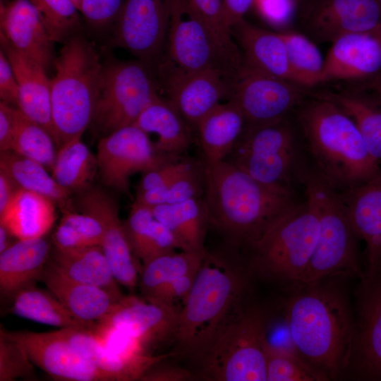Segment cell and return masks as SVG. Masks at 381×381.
<instances>
[{"label":"cell","instance_id":"15","mask_svg":"<svg viewBox=\"0 0 381 381\" xmlns=\"http://www.w3.org/2000/svg\"><path fill=\"white\" fill-rule=\"evenodd\" d=\"M356 315L346 376L381 380V271L365 274L356 291Z\"/></svg>","mask_w":381,"mask_h":381},{"label":"cell","instance_id":"53","mask_svg":"<svg viewBox=\"0 0 381 381\" xmlns=\"http://www.w3.org/2000/svg\"><path fill=\"white\" fill-rule=\"evenodd\" d=\"M164 359L151 365L141 376L142 381H186L194 378V375L188 370L165 364Z\"/></svg>","mask_w":381,"mask_h":381},{"label":"cell","instance_id":"27","mask_svg":"<svg viewBox=\"0 0 381 381\" xmlns=\"http://www.w3.org/2000/svg\"><path fill=\"white\" fill-rule=\"evenodd\" d=\"M57 331L89 361L101 370L114 375L118 381L139 380L151 365L170 355L123 357L109 349L95 329L68 327Z\"/></svg>","mask_w":381,"mask_h":381},{"label":"cell","instance_id":"26","mask_svg":"<svg viewBox=\"0 0 381 381\" xmlns=\"http://www.w3.org/2000/svg\"><path fill=\"white\" fill-rule=\"evenodd\" d=\"M52 243L44 236L18 239L0 253V290L6 297L34 284L49 261Z\"/></svg>","mask_w":381,"mask_h":381},{"label":"cell","instance_id":"55","mask_svg":"<svg viewBox=\"0 0 381 381\" xmlns=\"http://www.w3.org/2000/svg\"><path fill=\"white\" fill-rule=\"evenodd\" d=\"M13 141V122L10 105L0 103V150H11Z\"/></svg>","mask_w":381,"mask_h":381},{"label":"cell","instance_id":"25","mask_svg":"<svg viewBox=\"0 0 381 381\" xmlns=\"http://www.w3.org/2000/svg\"><path fill=\"white\" fill-rule=\"evenodd\" d=\"M0 38L1 49L12 66L18 85L16 108L43 126L54 138L51 79L47 75V70L16 50L4 37L1 36Z\"/></svg>","mask_w":381,"mask_h":381},{"label":"cell","instance_id":"60","mask_svg":"<svg viewBox=\"0 0 381 381\" xmlns=\"http://www.w3.org/2000/svg\"><path fill=\"white\" fill-rule=\"evenodd\" d=\"M381 1V0H380Z\"/></svg>","mask_w":381,"mask_h":381},{"label":"cell","instance_id":"8","mask_svg":"<svg viewBox=\"0 0 381 381\" xmlns=\"http://www.w3.org/2000/svg\"><path fill=\"white\" fill-rule=\"evenodd\" d=\"M320 223L306 201L273 221L248 248L251 274L290 288L300 286L314 253Z\"/></svg>","mask_w":381,"mask_h":381},{"label":"cell","instance_id":"4","mask_svg":"<svg viewBox=\"0 0 381 381\" xmlns=\"http://www.w3.org/2000/svg\"><path fill=\"white\" fill-rule=\"evenodd\" d=\"M298 119L317 174L343 193L380 172L353 120L333 100L317 94L300 105Z\"/></svg>","mask_w":381,"mask_h":381},{"label":"cell","instance_id":"6","mask_svg":"<svg viewBox=\"0 0 381 381\" xmlns=\"http://www.w3.org/2000/svg\"><path fill=\"white\" fill-rule=\"evenodd\" d=\"M242 61L226 50L188 0H172L164 52L155 70L159 92L207 69L234 79Z\"/></svg>","mask_w":381,"mask_h":381},{"label":"cell","instance_id":"12","mask_svg":"<svg viewBox=\"0 0 381 381\" xmlns=\"http://www.w3.org/2000/svg\"><path fill=\"white\" fill-rule=\"evenodd\" d=\"M307 95L303 87L263 73L243 61L233 79L230 99L238 106L246 123L264 124L284 119Z\"/></svg>","mask_w":381,"mask_h":381},{"label":"cell","instance_id":"24","mask_svg":"<svg viewBox=\"0 0 381 381\" xmlns=\"http://www.w3.org/2000/svg\"><path fill=\"white\" fill-rule=\"evenodd\" d=\"M351 226L366 245L368 271H381V171L373 178L339 193Z\"/></svg>","mask_w":381,"mask_h":381},{"label":"cell","instance_id":"48","mask_svg":"<svg viewBox=\"0 0 381 381\" xmlns=\"http://www.w3.org/2000/svg\"><path fill=\"white\" fill-rule=\"evenodd\" d=\"M200 164L184 155L170 158L155 169L143 173L136 193L163 187Z\"/></svg>","mask_w":381,"mask_h":381},{"label":"cell","instance_id":"46","mask_svg":"<svg viewBox=\"0 0 381 381\" xmlns=\"http://www.w3.org/2000/svg\"><path fill=\"white\" fill-rule=\"evenodd\" d=\"M35 365L20 344L0 333V381L36 380Z\"/></svg>","mask_w":381,"mask_h":381},{"label":"cell","instance_id":"38","mask_svg":"<svg viewBox=\"0 0 381 381\" xmlns=\"http://www.w3.org/2000/svg\"><path fill=\"white\" fill-rule=\"evenodd\" d=\"M206 253L174 250L143 262L138 279L143 297L151 300L167 283L198 271Z\"/></svg>","mask_w":381,"mask_h":381},{"label":"cell","instance_id":"7","mask_svg":"<svg viewBox=\"0 0 381 381\" xmlns=\"http://www.w3.org/2000/svg\"><path fill=\"white\" fill-rule=\"evenodd\" d=\"M298 176L306 201L315 210L320 223L318 242L300 286L332 277L362 279L365 273L359 264L358 238L340 193L315 171H302Z\"/></svg>","mask_w":381,"mask_h":381},{"label":"cell","instance_id":"30","mask_svg":"<svg viewBox=\"0 0 381 381\" xmlns=\"http://www.w3.org/2000/svg\"><path fill=\"white\" fill-rule=\"evenodd\" d=\"M56 205L44 195L18 188L0 212V224L17 239L44 236L56 220Z\"/></svg>","mask_w":381,"mask_h":381},{"label":"cell","instance_id":"33","mask_svg":"<svg viewBox=\"0 0 381 381\" xmlns=\"http://www.w3.org/2000/svg\"><path fill=\"white\" fill-rule=\"evenodd\" d=\"M49 260L68 277L123 296L101 246L72 248L52 246Z\"/></svg>","mask_w":381,"mask_h":381},{"label":"cell","instance_id":"14","mask_svg":"<svg viewBox=\"0 0 381 381\" xmlns=\"http://www.w3.org/2000/svg\"><path fill=\"white\" fill-rule=\"evenodd\" d=\"M96 157L102 183L124 193H129L132 175L154 169L172 158L159 154L150 136L134 124L102 136Z\"/></svg>","mask_w":381,"mask_h":381},{"label":"cell","instance_id":"39","mask_svg":"<svg viewBox=\"0 0 381 381\" xmlns=\"http://www.w3.org/2000/svg\"><path fill=\"white\" fill-rule=\"evenodd\" d=\"M10 111L13 122L11 150L52 170L58 149L53 136L18 108L10 105Z\"/></svg>","mask_w":381,"mask_h":381},{"label":"cell","instance_id":"45","mask_svg":"<svg viewBox=\"0 0 381 381\" xmlns=\"http://www.w3.org/2000/svg\"><path fill=\"white\" fill-rule=\"evenodd\" d=\"M38 10L55 42L69 37L80 24V12L73 0H30Z\"/></svg>","mask_w":381,"mask_h":381},{"label":"cell","instance_id":"10","mask_svg":"<svg viewBox=\"0 0 381 381\" xmlns=\"http://www.w3.org/2000/svg\"><path fill=\"white\" fill-rule=\"evenodd\" d=\"M159 95L152 71L142 61L104 64L91 124L102 136L133 125L144 109Z\"/></svg>","mask_w":381,"mask_h":381},{"label":"cell","instance_id":"29","mask_svg":"<svg viewBox=\"0 0 381 381\" xmlns=\"http://www.w3.org/2000/svg\"><path fill=\"white\" fill-rule=\"evenodd\" d=\"M147 135H157V151L168 157L184 155L194 140V130L166 98L158 96L141 112L135 123Z\"/></svg>","mask_w":381,"mask_h":381},{"label":"cell","instance_id":"50","mask_svg":"<svg viewBox=\"0 0 381 381\" xmlns=\"http://www.w3.org/2000/svg\"><path fill=\"white\" fill-rule=\"evenodd\" d=\"M301 0H255L259 16L271 25L286 28L296 17Z\"/></svg>","mask_w":381,"mask_h":381},{"label":"cell","instance_id":"28","mask_svg":"<svg viewBox=\"0 0 381 381\" xmlns=\"http://www.w3.org/2000/svg\"><path fill=\"white\" fill-rule=\"evenodd\" d=\"M231 31L240 46L245 63L263 73L292 82L286 48L280 32L256 27L246 20L234 25Z\"/></svg>","mask_w":381,"mask_h":381},{"label":"cell","instance_id":"3","mask_svg":"<svg viewBox=\"0 0 381 381\" xmlns=\"http://www.w3.org/2000/svg\"><path fill=\"white\" fill-rule=\"evenodd\" d=\"M203 164L210 224L234 246L249 248L297 203L292 190L262 184L226 160Z\"/></svg>","mask_w":381,"mask_h":381},{"label":"cell","instance_id":"52","mask_svg":"<svg viewBox=\"0 0 381 381\" xmlns=\"http://www.w3.org/2000/svg\"><path fill=\"white\" fill-rule=\"evenodd\" d=\"M0 97L1 102L16 107L18 85L12 66L4 52L0 50Z\"/></svg>","mask_w":381,"mask_h":381},{"label":"cell","instance_id":"43","mask_svg":"<svg viewBox=\"0 0 381 381\" xmlns=\"http://www.w3.org/2000/svg\"><path fill=\"white\" fill-rule=\"evenodd\" d=\"M204 192L205 179L202 162L163 187L136 193L134 202L149 207L174 204L195 198L203 197Z\"/></svg>","mask_w":381,"mask_h":381},{"label":"cell","instance_id":"18","mask_svg":"<svg viewBox=\"0 0 381 381\" xmlns=\"http://www.w3.org/2000/svg\"><path fill=\"white\" fill-rule=\"evenodd\" d=\"M178 313L174 306L124 296L97 327L127 333L152 354L153 349L175 340Z\"/></svg>","mask_w":381,"mask_h":381},{"label":"cell","instance_id":"58","mask_svg":"<svg viewBox=\"0 0 381 381\" xmlns=\"http://www.w3.org/2000/svg\"><path fill=\"white\" fill-rule=\"evenodd\" d=\"M375 87H376L377 93H378L379 100H380V102L381 103V71L378 73V75L376 76Z\"/></svg>","mask_w":381,"mask_h":381},{"label":"cell","instance_id":"31","mask_svg":"<svg viewBox=\"0 0 381 381\" xmlns=\"http://www.w3.org/2000/svg\"><path fill=\"white\" fill-rule=\"evenodd\" d=\"M246 124L243 112L232 99L217 106L199 123L195 130L203 161L226 159Z\"/></svg>","mask_w":381,"mask_h":381},{"label":"cell","instance_id":"32","mask_svg":"<svg viewBox=\"0 0 381 381\" xmlns=\"http://www.w3.org/2000/svg\"><path fill=\"white\" fill-rule=\"evenodd\" d=\"M151 207L154 217L172 233L180 250L207 253L204 243L210 222L203 197Z\"/></svg>","mask_w":381,"mask_h":381},{"label":"cell","instance_id":"57","mask_svg":"<svg viewBox=\"0 0 381 381\" xmlns=\"http://www.w3.org/2000/svg\"><path fill=\"white\" fill-rule=\"evenodd\" d=\"M13 236L7 228L0 224V253L6 249L10 243V238Z\"/></svg>","mask_w":381,"mask_h":381},{"label":"cell","instance_id":"47","mask_svg":"<svg viewBox=\"0 0 381 381\" xmlns=\"http://www.w3.org/2000/svg\"><path fill=\"white\" fill-rule=\"evenodd\" d=\"M193 9L213 30L226 50L241 59L242 55L235 43L231 30L226 24L222 0H188Z\"/></svg>","mask_w":381,"mask_h":381},{"label":"cell","instance_id":"13","mask_svg":"<svg viewBox=\"0 0 381 381\" xmlns=\"http://www.w3.org/2000/svg\"><path fill=\"white\" fill-rule=\"evenodd\" d=\"M172 0H125L114 43L155 71L164 52Z\"/></svg>","mask_w":381,"mask_h":381},{"label":"cell","instance_id":"17","mask_svg":"<svg viewBox=\"0 0 381 381\" xmlns=\"http://www.w3.org/2000/svg\"><path fill=\"white\" fill-rule=\"evenodd\" d=\"M0 333L20 344L32 363L53 379L69 381H118L85 358L57 330L35 332L9 331Z\"/></svg>","mask_w":381,"mask_h":381},{"label":"cell","instance_id":"37","mask_svg":"<svg viewBox=\"0 0 381 381\" xmlns=\"http://www.w3.org/2000/svg\"><path fill=\"white\" fill-rule=\"evenodd\" d=\"M12 313L37 322L61 328L91 326L77 319L48 289L34 284L18 291L13 297Z\"/></svg>","mask_w":381,"mask_h":381},{"label":"cell","instance_id":"23","mask_svg":"<svg viewBox=\"0 0 381 381\" xmlns=\"http://www.w3.org/2000/svg\"><path fill=\"white\" fill-rule=\"evenodd\" d=\"M39 281L79 320L96 328L123 296L96 286L75 281L61 272L50 260Z\"/></svg>","mask_w":381,"mask_h":381},{"label":"cell","instance_id":"35","mask_svg":"<svg viewBox=\"0 0 381 381\" xmlns=\"http://www.w3.org/2000/svg\"><path fill=\"white\" fill-rule=\"evenodd\" d=\"M0 169L7 174L18 188L52 199L63 212L74 210L71 194L61 188L40 163L13 150L1 152Z\"/></svg>","mask_w":381,"mask_h":381},{"label":"cell","instance_id":"19","mask_svg":"<svg viewBox=\"0 0 381 381\" xmlns=\"http://www.w3.org/2000/svg\"><path fill=\"white\" fill-rule=\"evenodd\" d=\"M77 205L80 211L92 214L102 224L101 246L114 277L119 284L133 290L138 285L141 266L126 238L116 200L104 190L90 187L78 193Z\"/></svg>","mask_w":381,"mask_h":381},{"label":"cell","instance_id":"5","mask_svg":"<svg viewBox=\"0 0 381 381\" xmlns=\"http://www.w3.org/2000/svg\"><path fill=\"white\" fill-rule=\"evenodd\" d=\"M54 65L51 104L54 138L59 148L81 138L92 123L104 64L89 42L73 36L66 40Z\"/></svg>","mask_w":381,"mask_h":381},{"label":"cell","instance_id":"36","mask_svg":"<svg viewBox=\"0 0 381 381\" xmlns=\"http://www.w3.org/2000/svg\"><path fill=\"white\" fill-rule=\"evenodd\" d=\"M56 183L71 195L91 187L98 171L97 159L81 138L71 140L57 149L52 169Z\"/></svg>","mask_w":381,"mask_h":381},{"label":"cell","instance_id":"34","mask_svg":"<svg viewBox=\"0 0 381 381\" xmlns=\"http://www.w3.org/2000/svg\"><path fill=\"white\" fill-rule=\"evenodd\" d=\"M123 226L133 254L142 262L180 250L175 237L154 217L151 207L133 202Z\"/></svg>","mask_w":381,"mask_h":381},{"label":"cell","instance_id":"2","mask_svg":"<svg viewBox=\"0 0 381 381\" xmlns=\"http://www.w3.org/2000/svg\"><path fill=\"white\" fill-rule=\"evenodd\" d=\"M248 267L207 252L178 313L175 341L184 356L200 363L217 337L248 305Z\"/></svg>","mask_w":381,"mask_h":381},{"label":"cell","instance_id":"54","mask_svg":"<svg viewBox=\"0 0 381 381\" xmlns=\"http://www.w3.org/2000/svg\"><path fill=\"white\" fill-rule=\"evenodd\" d=\"M254 3L255 0H222L224 20L230 30L244 20V16Z\"/></svg>","mask_w":381,"mask_h":381},{"label":"cell","instance_id":"56","mask_svg":"<svg viewBox=\"0 0 381 381\" xmlns=\"http://www.w3.org/2000/svg\"><path fill=\"white\" fill-rule=\"evenodd\" d=\"M18 188L11 177L0 169V212L6 207Z\"/></svg>","mask_w":381,"mask_h":381},{"label":"cell","instance_id":"41","mask_svg":"<svg viewBox=\"0 0 381 381\" xmlns=\"http://www.w3.org/2000/svg\"><path fill=\"white\" fill-rule=\"evenodd\" d=\"M280 35L286 48L291 81L303 87L322 83L325 59L316 44L296 31L287 30Z\"/></svg>","mask_w":381,"mask_h":381},{"label":"cell","instance_id":"49","mask_svg":"<svg viewBox=\"0 0 381 381\" xmlns=\"http://www.w3.org/2000/svg\"><path fill=\"white\" fill-rule=\"evenodd\" d=\"M125 0H78L79 12L87 23L103 27L116 22Z\"/></svg>","mask_w":381,"mask_h":381},{"label":"cell","instance_id":"42","mask_svg":"<svg viewBox=\"0 0 381 381\" xmlns=\"http://www.w3.org/2000/svg\"><path fill=\"white\" fill-rule=\"evenodd\" d=\"M104 229L95 216L74 210L63 212L53 236V246L59 248H72L101 246Z\"/></svg>","mask_w":381,"mask_h":381},{"label":"cell","instance_id":"16","mask_svg":"<svg viewBox=\"0 0 381 381\" xmlns=\"http://www.w3.org/2000/svg\"><path fill=\"white\" fill-rule=\"evenodd\" d=\"M314 40L333 42L352 32L381 25L380 0H301L296 15Z\"/></svg>","mask_w":381,"mask_h":381},{"label":"cell","instance_id":"11","mask_svg":"<svg viewBox=\"0 0 381 381\" xmlns=\"http://www.w3.org/2000/svg\"><path fill=\"white\" fill-rule=\"evenodd\" d=\"M295 143L285 119L246 126L226 159L260 183L291 189Z\"/></svg>","mask_w":381,"mask_h":381},{"label":"cell","instance_id":"51","mask_svg":"<svg viewBox=\"0 0 381 381\" xmlns=\"http://www.w3.org/2000/svg\"><path fill=\"white\" fill-rule=\"evenodd\" d=\"M199 270V269H198ZM198 271L179 277L164 285L154 296L151 301L169 306H174L179 299H185L189 293Z\"/></svg>","mask_w":381,"mask_h":381},{"label":"cell","instance_id":"59","mask_svg":"<svg viewBox=\"0 0 381 381\" xmlns=\"http://www.w3.org/2000/svg\"><path fill=\"white\" fill-rule=\"evenodd\" d=\"M73 1L75 2V5H76V3H77L78 0H73Z\"/></svg>","mask_w":381,"mask_h":381},{"label":"cell","instance_id":"40","mask_svg":"<svg viewBox=\"0 0 381 381\" xmlns=\"http://www.w3.org/2000/svg\"><path fill=\"white\" fill-rule=\"evenodd\" d=\"M336 102L355 122L370 155L381 161V103L358 93H322Z\"/></svg>","mask_w":381,"mask_h":381},{"label":"cell","instance_id":"1","mask_svg":"<svg viewBox=\"0 0 381 381\" xmlns=\"http://www.w3.org/2000/svg\"><path fill=\"white\" fill-rule=\"evenodd\" d=\"M344 279L296 287L283 311L298 353L329 380L346 376L352 349L354 313Z\"/></svg>","mask_w":381,"mask_h":381},{"label":"cell","instance_id":"44","mask_svg":"<svg viewBox=\"0 0 381 381\" xmlns=\"http://www.w3.org/2000/svg\"><path fill=\"white\" fill-rule=\"evenodd\" d=\"M264 347V346H263ZM267 381H325L327 375L298 353L264 347Z\"/></svg>","mask_w":381,"mask_h":381},{"label":"cell","instance_id":"21","mask_svg":"<svg viewBox=\"0 0 381 381\" xmlns=\"http://www.w3.org/2000/svg\"><path fill=\"white\" fill-rule=\"evenodd\" d=\"M0 27L1 36L12 47L47 70L53 61L55 40L30 0L1 3Z\"/></svg>","mask_w":381,"mask_h":381},{"label":"cell","instance_id":"20","mask_svg":"<svg viewBox=\"0 0 381 381\" xmlns=\"http://www.w3.org/2000/svg\"><path fill=\"white\" fill-rule=\"evenodd\" d=\"M380 71L381 25L335 40L325 59L322 83L368 79Z\"/></svg>","mask_w":381,"mask_h":381},{"label":"cell","instance_id":"9","mask_svg":"<svg viewBox=\"0 0 381 381\" xmlns=\"http://www.w3.org/2000/svg\"><path fill=\"white\" fill-rule=\"evenodd\" d=\"M268 313L247 306L226 325L200 363L205 378L267 381L262 333Z\"/></svg>","mask_w":381,"mask_h":381},{"label":"cell","instance_id":"22","mask_svg":"<svg viewBox=\"0 0 381 381\" xmlns=\"http://www.w3.org/2000/svg\"><path fill=\"white\" fill-rule=\"evenodd\" d=\"M233 79L207 69L180 80L163 92L195 132L199 123L223 100H229Z\"/></svg>","mask_w":381,"mask_h":381}]
</instances>
